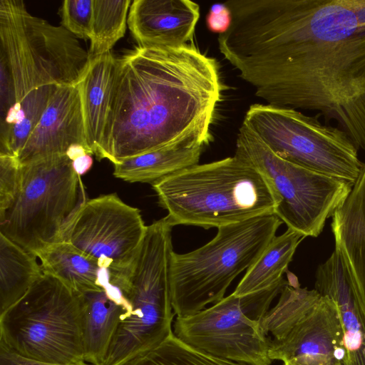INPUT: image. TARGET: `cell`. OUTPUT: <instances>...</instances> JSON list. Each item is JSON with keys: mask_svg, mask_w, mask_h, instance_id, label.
<instances>
[{"mask_svg": "<svg viewBox=\"0 0 365 365\" xmlns=\"http://www.w3.org/2000/svg\"><path fill=\"white\" fill-rule=\"evenodd\" d=\"M224 58L268 105L317 112L365 150V0H229Z\"/></svg>", "mask_w": 365, "mask_h": 365, "instance_id": "cell-1", "label": "cell"}, {"mask_svg": "<svg viewBox=\"0 0 365 365\" xmlns=\"http://www.w3.org/2000/svg\"><path fill=\"white\" fill-rule=\"evenodd\" d=\"M118 62L101 160L115 164L211 126L225 90L215 58L189 43L137 46Z\"/></svg>", "mask_w": 365, "mask_h": 365, "instance_id": "cell-2", "label": "cell"}, {"mask_svg": "<svg viewBox=\"0 0 365 365\" xmlns=\"http://www.w3.org/2000/svg\"><path fill=\"white\" fill-rule=\"evenodd\" d=\"M152 187L174 226L217 228L274 214L278 204L263 175L236 155L195 165Z\"/></svg>", "mask_w": 365, "mask_h": 365, "instance_id": "cell-3", "label": "cell"}, {"mask_svg": "<svg viewBox=\"0 0 365 365\" xmlns=\"http://www.w3.org/2000/svg\"><path fill=\"white\" fill-rule=\"evenodd\" d=\"M174 225L165 216L147 226L130 264L114 272L111 282L132 306L119 324L105 365H126L160 345L173 333L175 315L170 292V263Z\"/></svg>", "mask_w": 365, "mask_h": 365, "instance_id": "cell-4", "label": "cell"}, {"mask_svg": "<svg viewBox=\"0 0 365 365\" xmlns=\"http://www.w3.org/2000/svg\"><path fill=\"white\" fill-rule=\"evenodd\" d=\"M282 220L274 214L217 227L207 243L187 253L173 252L170 292L178 317L195 314L223 299L233 280L257 259Z\"/></svg>", "mask_w": 365, "mask_h": 365, "instance_id": "cell-5", "label": "cell"}, {"mask_svg": "<svg viewBox=\"0 0 365 365\" xmlns=\"http://www.w3.org/2000/svg\"><path fill=\"white\" fill-rule=\"evenodd\" d=\"M83 294L43 273L0 314V343L29 360L83 365Z\"/></svg>", "mask_w": 365, "mask_h": 365, "instance_id": "cell-6", "label": "cell"}, {"mask_svg": "<svg viewBox=\"0 0 365 365\" xmlns=\"http://www.w3.org/2000/svg\"><path fill=\"white\" fill-rule=\"evenodd\" d=\"M0 58L8 66L16 104L41 86H76L91 61L75 35L33 16L20 0H0Z\"/></svg>", "mask_w": 365, "mask_h": 365, "instance_id": "cell-7", "label": "cell"}, {"mask_svg": "<svg viewBox=\"0 0 365 365\" xmlns=\"http://www.w3.org/2000/svg\"><path fill=\"white\" fill-rule=\"evenodd\" d=\"M235 155L252 164L268 182L278 202L274 215L287 228L305 237L322 233L353 187L281 158L244 123L239 129Z\"/></svg>", "mask_w": 365, "mask_h": 365, "instance_id": "cell-8", "label": "cell"}, {"mask_svg": "<svg viewBox=\"0 0 365 365\" xmlns=\"http://www.w3.org/2000/svg\"><path fill=\"white\" fill-rule=\"evenodd\" d=\"M66 155L22 165L20 190L0 214V234L35 255L61 241L62 228L85 198Z\"/></svg>", "mask_w": 365, "mask_h": 365, "instance_id": "cell-9", "label": "cell"}, {"mask_svg": "<svg viewBox=\"0 0 365 365\" xmlns=\"http://www.w3.org/2000/svg\"><path fill=\"white\" fill-rule=\"evenodd\" d=\"M317 115L268 104L252 105L242 123L281 158L354 185L364 163L347 134Z\"/></svg>", "mask_w": 365, "mask_h": 365, "instance_id": "cell-10", "label": "cell"}, {"mask_svg": "<svg viewBox=\"0 0 365 365\" xmlns=\"http://www.w3.org/2000/svg\"><path fill=\"white\" fill-rule=\"evenodd\" d=\"M287 280L259 292L232 293L208 308L177 317L174 335L207 354L250 365H270L269 339L261 322Z\"/></svg>", "mask_w": 365, "mask_h": 365, "instance_id": "cell-11", "label": "cell"}, {"mask_svg": "<svg viewBox=\"0 0 365 365\" xmlns=\"http://www.w3.org/2000/svg\"><path fill=\"white\" fill-rule=\"evenodd\" d=\"M146 229L140 210L110 193L84 198L64 224L60 242L95 259L100 267L118 271L133 260Z\"/></svg>", "mask_w": 365, "mask_h": 365, "instance_id": "cell-12", "label": "cell"}, {"mask_svg": "<svg viewBox=\"0 0 365 365\" xmlns=\"http://www.w3.org/2000/svg\"><path fill=\"white\" fill-rule=\"evenodd\" d=\"M271 334L269 356L272 361L283 365H343L340 318L336 304L326 295L291 325Z\"/></svg>", "mask_w": 365, "mask_h": 365, "instance_id": "cell-13", "label": "cell"}, {"mask_svg": "<svg viewBox=\"0 0 365 365\" xmlns=\"http://www.w3.org/2000/svg\"><path fill=\"white\" fill-rule=\"evenodd\" d=\"M73 144L82 145L89 150L80 91L77 85L58 86L40 120L21 150L18 160L21 165H26L66 155L68 148Z\"/></svg>", "mask_w": 365, "mask_h": 365, "instance_id": "cell-14", "label": "cell"}, {"mask_svg": "<svg viewBox=\"0 0 365 365\" xmlns=\"http://www.w3.org/2000/svg\"><path fill=\"white\" fill-rule=\"evenodd\" d=\"M199 17L189 0H134L128 25L138 46L177 48L190 43Z\"/></svg>", "mask_w": 365, "mask_h": 365, "instance_id": "cell-15", "label": "cell"}, {"mask_svg": "<svg viewBox=\"0 0 365 365\" xmlns=\"http://www.w3.org/2000/svg\"><path fill=\"white\" fill-rule=\"evenodd\" d=\"M339 254L356 299L365 311V163L342 205L331 217Z\"/></svg>", "mask_w": 365, "mask_h": 365, "instance_id": "cell-16", "label": "cell"}, {"mask_svg": "<svg viewBox=\"0 0 365 365\" xmlns=\"http://www.w3.org/2000/svg\"><path fill=\"white\" fill-rule=\"evenodd\" d=\"M314 289L336 304L344 333L343 365H365V311L349 283L341 257L333 251L315 274Z\"/></svg>", "mask_w": 365, "mask_h": 365, "instance_id": "cell-17", "label": "cell"}, {"mask_svg": "<svg viewBox=\"0 0 365 365\" xmlns=\"http://www.w3.org/2000/svg\"><path fill=\"white\" fill-rule=\"evenodd\" d=\"M210 127H201L165 146L113 164V175L129 182L152 185L197 165L212 140Z\"/></svg>", "mask_w": 365, "mask_h": 365, "instance_id": "cell-18", "label": "cell"}, {"mask_svg": "<svg viewBox=\"0 0 365 365\" xmlns=\"http://www.w3.org/2000/svg\"><path fill=\"white\" fill-rule=\"evenodd\" d=\"M118 58L110 51L91 58L77 84L80 91L86 140L91 155L101 158L118 70Z\"/></svg>", "mask_w": 365, "mask_h": 365, "instance_id": "cell-19", "label": "cell"}, {"mask_svg": "<svg viewBox=\"0 0 365 365\" xmlns=\"http://www.w3.org/2000/svg\"><path fill=\"white\" fill-rule=\"evenodd\" d=\"M83 351L86 363L105 365L114 335L131 312L111 299L105 290L83 293Z\"/></svg>", "mask_w": 365, "mask_h": 365, "instance_id": "cell-20", "label": "cell"}, {"mask_svg": "<svg viewBox=\"0 0 365 365\" xmlns=\"http://www.w3.org/2000/svg\"><path fill=\"white\" fill-rule=\"evenodd\" d=\"M304 238V235L289 228L275 236L246 271L232 293L243 296L282 282L283 274L288 271L295 251Z\"/></svg>", "mask_w": 365, "mask_h": 365, "instance_id": "cell-21", "label": "cell"}, {"mask_svg": "<svg viewBox=\"0 0 365 365\" xmlns=\"http://www.w3.org/2000/svg\"><path fill=\"white\" fill-rule=\"evenodd\" d=\"M43 274L53 276L81 294L103 289L98 285L97 260L65 242L53 243L37 252Z\"/></svg>", "mask_w": 365, "mask_h": 365, "instance_id": "cell-22", "label": "cell"}, {"mask_svg": "<svg viewBox=\"0 0 365 365\" xmlns=\"http://www.w3.org/2000/svg\"><path fill=\"white\" fill-rule=\"evenodd\" d=\"M37 257L0 234V314L42 276Z\"/></svg>", "mask_w": 365, "mask_h": 365, "instance_id": "cell-23", "label": "cell"}, {"mask_svg": "<svg viewBox=\"0 0 365 365\" xmlns=\"http://www.w3.org/2000/svg\"><path fill=\"white\" fill-rule=\"evenodd\" d=\"M57 87L48 85L36 88L11 109L0 122V154L18 158Z\"/></svg>", "mask_w": 365, "mask_h": 365, "instance_id": "cell-24", "label": "cell"}, {"mask_svg": "<svg viewBox=\"0 0 365 365\" xmlns=\"http://www.w3.org/2000/svg\"><path fill=\"white\" fill-rule=\"evenodd\" d=\"M130 0H94L90 58L110 51L125 34Z\"/></svg>", "mask_w": 365, "mask_h": 365, "instance_id": "cell-25", "label": "cell"}, {"mask_svg": "<svg viewBox=\"0 0 365 365\" xmlns=\"http://www.w3.org/2000/svg\"><path fill=\"white\" fill-rule=\"evenodd\" d=\"M126 365H250L218 357L195 349L173 333L155 349Z\"/></svg>", "mask_w": 365, "mask_h": 365, "instance_id": "cell-26", "label": "cell"}, {"mask_svg": "<svg viewBox=\"0 0 365 365\" xmlns=\"http://www.w3.org/2000/svg\"><path fill=\"white\" fill-rule=\"evenodd\" d=\"M94 0H65L59 9L61 26L77 38L90 39Z\"/></svg>", "mask_w": 365, "mask_h": 365, "instance_id": "cell-27", "label": "cell"}, {"mask_svg": "<svg viewBox=\"0 0 365 365\" xmlns=\"http://www.w3.org/2000/svg\"><path fill=\"white\" fill-rule=\"evenodd\" d=\"M22 165L17 158L0 154V214L13 203L21 185Z\"/></svg>", "mask_w": 365, "mask_h": 365, "instance_id": "cell-28", "label": "cell"}, {"mask_svg": "<svg viewBox=\"0 0 365 365\" xmlns=\"http://www.w3.org/2000/svg\"><path fill=\"white\" fill-rule=\"evenodd\" d=\"M16 104L12 79L5 61L0 58V122Z\"/></svg>", "mask_w": 365, "mask_h": 365, "instance_id": "cell-29", "label": "cell"}, {"mask_svg": "<svg viewBox=\"0 0 365 365\" xmlns=\"http://www.w3.org/2000/svg\"><path fill=\"white\" fill-rule=\"evenodd\" d=\"M232 19V13L225 3L215 4L207 15L206 24L210 31L222 34L230 27Z\"/></svg>", "mask_w": 365, "mask_h": 365, "instance_id": "cell-30", "label": "cell"}, {"mask_svg": "<svg viewBox=\"0 0 365 365\" xmlns=\"http://www.w3.org/2000/svg\"><path fill=\"white\" fill-rule=\"evenodd\" d=\"M0 365H53L44 364L23 358L10 351L5 345L0 343ZM83 365H93L85 363Z\"/></svg>", "mask_w": 365, "mask_h": 365, "instance_id": "cell-31", "label": "cell"}, {"mask_svg": "<svg viewBox=\"0 0 365 365\" xmlns=\"http://www.w3.org/2000/svg\"><path fill=\"white\" fill-rule=\"evenodd\" d=\"M93 158L91 155L86 154L72 161L74 171L79 176L86 174L92 167Z\"/></svg>", "mask_w": 365, "mask_h": 365, "instance_id": "cell-32", "label": "cell"}, {"mask_svg": "<svg viewBox=\"0 0 365 365\" xmlns=\"http://www.w3.org/2000/svg\"><path fill=\"white\" fill-rule=\"evenodd\" d=\"M86 154L91 155L89 150L86 147L80 144H73L71 145L66 153V156L71 161H73L76 158Z\"/></svg>", "mask_w": 365, "mask_h": 365, "instance_id": "cell-33", "label": "cell"}]
</instances>
